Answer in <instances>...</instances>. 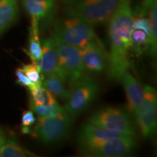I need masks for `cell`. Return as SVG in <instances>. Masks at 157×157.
Listing matches in <instances>:
<instances>
[{
    "label": "cell",
    "mask_w": 157,
    "mask_h": 157,
    "mask_svg": "<svg viewBox=\"0 0 157 157\" xmlns=\"http://www.w3.org/2000/svg\"><path fill=\"white\" fill-rule=\"evenodd\" d=\"M65 5L77 12L94 26L109 21L121 0H60Z\"/></svg>",
    "instance_id": "7"
},
{
    "label": "cell",
    "mask_w": 157,
    "mask_h": 157,
    "mask_svg": "<svg viewBox=\"0 0 157 157\" xmlns=\"http://www.w3.org/2000/svg\"><path fill=\"white\" fill-rule=\"evenodd\" d=\"M42 53L37 63L41 68L43 78L56 73L58 63V51L56 40L52 36L47 37L41 42Z\"/></svg>",
    "instance_id": "14"
},
{
    "label": "cell",
    "mask_w": 157,
    "mask_h": 157,
    "mask_svg": "<svg viewBox=\"0 0 157 157\" xmlns=\"http://www.w3.org/2000/svg\"><path fill=\"white\" fill-rule=\"evenodd\" d=\"M101 86L93 76L84 75L70 86L64 109L71 118L78 117L87 110L99 95Z\"/></svg>",
    "instance_id": "3"
},
{
    "label": "cell",
    "mask_w": 157,
    "mask_h": 157,
    "mask_svg": "<svg viewBox=\"0 0 157 157\" xmlns=\"http://www.w3.org/2000/svg\"><path fill=\"white\" fill-rule=\"evenodd\" d=\"M108 23L110 51L108 52L106 72L110 79L119 82L130 66L129 54L134 30L131 0H121Z\"/></svg>",
    "instance_id": "1"
},
{
    "label": "cell",
    "mask_w": 157,
    "mask_h": 157,
    "mask_svg": "<svg viewBox=\"0 0 157 157\" xmlns=\"http://www.w3.org/2000/svg\"><path fill=\"white\" fill-rule=\"evenodd\" d=\"M31 111L36 113L39 117H50L61 114L66 112L64 108L62 107L58 102L48 105H35L30 103Z\"/></svg>",
    "instance_id": "20"
},
{
    "label": "cell",
    "mask_w": 157,
    "mask_h": 157,
    "mask_svg": "<svg viewBox=\"0 0 157 157\" xmlns=\"http://www.w3.org/2000/svg\"><path fill=\"white\" fill-rule=\"evenodd\" d=\"M137 148L136 137L129 135L78 147L82 155L91 157L127 156L134 153Z\"/></svg>",
    "instance_id": "8"
},
{
    "label": "cell",
    "mask_w": 157,
    "mask_h": 157,
    "mask_svg": "<svg viewBox=\"0 0 157 157\" xmlns=\"http://www.w3.org/2000/svg\"><path fill=\"white\" fill-rule=\"evenodd\" d=\"M72 119L66 112L54 117H39L31 132L42 144L56 145L67 138Z\"/></svg>",
    "instance_id": "5"
},
{
    "label": "cell",
    "mask_w": 157,
    "mask_h": 157,
    "mask_svg": "<svg viewBox=\"0 0 157 157\" xmlns=\"http://www.w3.org/2000/svg\"><path fill=\"white\" fill-rule=\"evenodd\" d=\"M119 82L122 84L126 93L127 110L133 119H135L139 107L142 103L144 95V87H143L142 84L132 74L129 73V71L124 73Z\"/></svg>",
    "instance_id": "12"
},
{
    "label": "cell",
    "mask_w": 157,
    "mask_h": 157,
    "mask_svg": "<svg viewBox=\"0 0 157 157\" xmlns=\"http://www.w3.org/2000/svg\"><path fill=\"white\" fill-rule=\"evenodd\" d=\"M36 122V118L34 113L32 111H23L21 117V125H22V132L24 134H29L31 132V127Z\"/></svg>",
    "instance_id": "23"
},
{
    "label": "cell",
    "mask_w": 157,
    "mask_h": 157,
    "mask_svg": "<svg viewBox=\"0 0 157 157\" xmlns=\"http://www.w3.org/2000/svg\"><path fill=\"white\" fill-rule=\"evenodd\" d=\"M28 89L30 93V103L48 105L57 103L54 96L43 87L42 83L32 84Z\"/></svg>",
    "instance_id": "18"
},
{
    "label": "cell",
    "mask_w": 157,
    "mask_h": 157,
    "mask_svg": "<svg viewBox=\"0 0 157 157\" xmlns=\"http://www.w3.org/2000/svg\"><path fill=\"white\" fill-rule=\"evenodd\" d=\"M31 17V23L39 26V32L52 25L58 13L56 0H19Z\"/></svg>",
    "instance_id": "10"
},
{
    "label": "cell",
    "mask_w": 157,
    "mask_h": 157,
    "mask_svg": "<svg viewBox=\"0 0 157 157\" xmlns=\"http://www.w3.org/2000/svg\"><path fill=\"white\" fill-rule=\"evenodd\" d=\"M84 72L91 76H100L106 71L108 52L97 38L80 48Z\"/></svg>",
    "instance_id": "11"
},
{
    "label": "cell",
    "mask_w": 157,
    "mask_h": 157,
    "mask_svg": "<svg viewBox=\"0 0 157 157\" xmlns=\"http://www.w3.org/2000/svg\"><path fill=\"white\" fill-rule=\"evenodd\" d=\"M18 0H0V36L19 18Z\"/></svg>",
    "instance_id": "15"
},
{
    "label": "cell",
    "mask_w": 157,
    "mask_h": 157,
    "mask_svg": "<svg viewBox=\"0 0 157 157\" xmlns=\"http://www.w3.org/2000/svg\"><path fill=\"white\" fill-rule=\"evenodd\" d=\"M154 1H157V0H143L142 5L140 6V9L142 10L143 13H145L146 14V10L148 7V6L151 5L152 2H154Z\"/></svg>",
    "instance_id": "25"
},
{
    "label": "cell",
    "mask_w": 157,
    "mask_h": 157,
    "mask_svg": "<svg viewBox=\"0 0 157 157\" xmlns=\"http://www.w3.org/2000/svg\"><path fill=\"white\" fill-rule=\"evenodd\" d=\"M42 85L54 97L63 101H66L69 95V88H67V85L56 73L43 78Z\"/></svg>",
    "instance_id": "16"
},
{
    "label": "cell",
    "mask_w": 157,
    "mask_h": 157,
    "mask_svg": "<svg viewBox=\"0 0 157 157\" xmlns=\"http://www.w3.org/2000/svg\"><path fill=\"white\" fill-rule=\"evenodd\" d=\"M87 123L113 132L137 136L132 116L127 109L111 106L102 108L88 118Z\"/></svg>",
    "instance_id": "4"
},
{
    "label": "cell",
    "mask_w": 157,
    "mask_h": 157,
    "mask_svg": "<svg viewBox=\"0 0 157 157\" xmlns=\"http://www.w3.org/2000/svg\"><path fill=\"white\" fill-rule=\"evenodd\" d=\"M15 76H16V83L19 85L23 86V87L29 88L33 83L28 77L25 76V74L23 72L22 68H17L15 70Z\"/></svg>",
    "instance_id": "24"
},
{
    "label": "cell",
    "mask_w": 157,
    "mask_h": 157,
    "mask_svg": "<svg viewBox=\"0 0 157 157\" xmlns=\"http://www.w3.org/2000/svg\"><path fill=\"white\" fill-rule=\"evenodd\" d=\"M34 153L27 150L14 140L6 141L0 146V157H34Z\"/></svg>",
    "instance_id": "19"
},
{
    "label": "cell",
    "mask_w": 157,
    "mask_h": 157,
    "mask_svg": "<svg viewBox=\"0 0 157 157\" xmlns=\"http://www.w3.org/2000/svg\"><path fill=\"white\" fill-rule=\"evenodd\" d=\"M6 141H7V138H6L5 135L4 134V132L0 129V146H2Z\"/></svg>",
    "instance_id": "26"
},
{
    "label": "cell",
    "mask_w": 157,
    "mask_h": 157,
    "mask_svg": "<svg viewBox=\"0 0 157 157\" xmlns=\"http://www.w3.org/2000/svg\"><path fill=\"white\" fill-rule=\"evenodd\" d=\"M127 135L122 133L108 130L87 123L82 124L78 130L77 143L78 146H82V145L91 144L101 141L124 137Z\"/></svg>",
    "instance_id": "13"
},
{
    "label": "cell",
    "mask_w": 157,
    "mask_h": 157,
    "mask_svg": "<svg viewBox=\"0 0 157 157\" xmlns=\"http://www.w3.org/2000/svg\"><path fill=\"white\" fill-rule=\"evenodd\" d=\"M134 119L143 138L154 136L157 127V93L152 86L144 87L142 103Z\"/></svg>",
    "instance_id": "9"
},
{
    "label": "cell",
    "mask_w": 157,
    "mask_h": 157,
    "mask_svg": "<svg viewBox=\"0 0 157 157\" xmlns=\"http://www.w3.org/2000/svg\"><path fill=\"white\" fill-rule=\"evenodd\" d=\"M52 36L66 44L82 48L98 38L94 25L73 9L66 7L52 23Z\"/></svg>",
    "instance_id": "2"
},
{
    "label": "cell",
    "mask_w": 157,
    "mask_h": 157,
    "mask_svg": "<svg viewBox=\"0 0 157 157\" xmlns=\"http://www.w3.org/2000/svg\"><path fill=\"white\" fill-rule=\"evenodd\" d=\"M39 29L36 24L31 23L29 28L28 49L25 51L32 63H37L42 53V44L39 39Z\"/></svg>",
    "instance_id": "17"
},
{
    "label": "cell",
    "mask_w": 157,
    "mask_h": 157,
    "mask_svg": "<svg viewBox=\"0 0 157 157\" xmlns=\"http://www.w3.org/2000/svg\"><path fill=\"white\" fill-rule=\"evenodd\" d=\"M132 50L135 53L142 54L143 50H149V39L146 33L140 29H134L132 32Z\"/></svg>",
    "instance_id": "21"
},
{
    "label": "cell",
    "mask_w": 157,
    "mask_h": 157,
    "mask_svg": "<svg viewBox=\"0 0 157 157\" xmlns=\"http://www.w3.org/2000/svg\"><path fill=\"white\" fill-rule=\"evenodd\" d=\"M22 69L25 76L33 84L42 83L43 76L41 72V68L37 63H31L23 65Z\"/></svg>",
    "instance_id": "22"
},
{
    "label": "cell",
    "mask_w": 157,
    "mask_h": 157,
    "mask_svg": "<svg viewBox=\"0 0 157 157\" xmlns=\"http://www.w3.org/2000/svg\"><path fill=\"white\" fill-rule=\"evenodd\" d=\"M54 39L58 51L56 74L70 87L84 74L80 49Z\"/></svg>",
    "instance_id": "6"
}]
</instances>
